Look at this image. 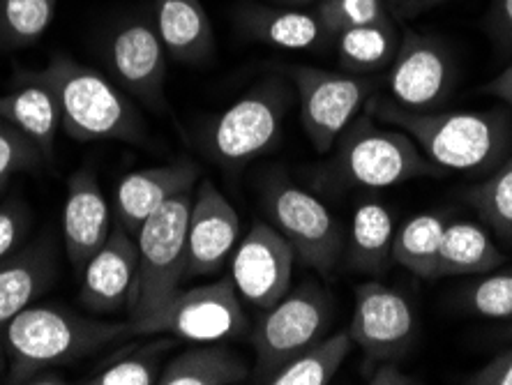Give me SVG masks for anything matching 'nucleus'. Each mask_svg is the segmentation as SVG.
<instances>
[{
  "label": "nucleus",
  "instance_id": "obj_1",
  "mask_svg": "<svg viewBox=\"0 0 512 385\" xmlns=\"http://www.w3.org/2000/svg\"><path fill=\"white\" fill-rule=\"evenodd\" d=\"M365 107L379 123L409 134L441 171H492L512 150V116L503 109L411 111L379 97H370Z\"/></svg>",
  "mask_w": 512,
  "mask_h": 385
},
{
  "label": "nucleus",
  "instance_id": "obj_2",
  "mask_svg": "<svg viewBox=\"0 0 512 385\" xmlns=\"http://www.w3.org/2000/svg\"><path fill=\"white\" fill-rule=\"evenodd\" d=\"M132 337L130 321H95L54 305H28L0 328V376L30 383L44 369L93 356L111 342Z\"/></svg>",
  "mask_w": 512,
  "mask_h": 385
},
{
  "label": "nucleus",
  "instance_id": "obj_3",
  "mask_svg": "<svg viewBox=\"0 0 512 385\" xmlns=\"http://www.w3.org/2000/svg\"><path fill=\"white\" fill-rule=\"evenodd\" d=\"M35 74L54 90L60 127L70 139L139 143L146 137L139 111L127 100L123 88L93 67L56 54Z\"/></svg>",
  "mask_w": 512,
  "mask_h": 385
},
{
  "label": "nucleus",
  "instance_id": "obj_4",
  "mask_svg": "<svg viewBox=\"0 0 512 385\" xmlns=\"http://www.w3.org/2000/svg\"><path fill=\"white\" fill-rule=\"evenodd\" d=\"M439 173V166L427 160L409 134L393 125H379L372 113L353 118L335 143V176L344 185L386 190Z\"/></svg>",
  "mask_w": 512,
  "mask_h": 385
},
{
  "label": "nucleus",
  "instance_id": "obj_5",
  "mask_svg": "<svg viewBox=\"0 0 512 385\" xmlns=\"http://www.w3.org/2000/svg\"><path fill=\"white\" fill-rule=\"evenodd\" d=\"M293 90L280 77L263 79L222 111L203 134L201 148L210 162L238 169L273 150L282 137Z\"/></svg>",
  "mask_w": 512,
  "mask_h": 385
},
{
  "label": "nucleus",
  "instance_id": "obj_6",
  "mask_svg": "<svg viewBox=\"0 0 512 385\" xmlns=\"http://www.w3.org/2000/svg\"><path fill=\"white\" fill-rule=\"evenodd\" d=\"M192 190L173 196L137 231L139 268L132 293V319L153 314L180 289L187 277V222Z\"/></svg>",
  "mask_w": 512,
  "mask_h": 385
},
{
  "label": "nucleus",
  "instance_id": "obj_7",
  "mask_svg": "<svg viewBox=\"0 0 512 385\" xmlns=\"http://www.w3.org/2000/svg\"><path fill=\"white\" fill-rule=\"evenodd\" d=\"M132 337L171 335L183 342L213 344L247 332V316L231 277L176 291L153 314L130 319Z\"/></svg>",
  "mask_w": 512,
  "mask_h": 385
},
{
  "label": "nucleus",
  "instance_id": "obj_8",
  "mask_svg": "<svg viewBox=\"0 0 512 385\" xmlns=\"http://www.w3.org/2000/svg\"><path fill=\"white\" fill-rule=\"evenodd\" d=\"M333 321V303L319 284L303 282L266 312L254 328L256 381L270 376L326 335Z\"/></svg>",
  "mask_w": 512,
  "mask_h": 385
},
{
  "label": "nucleus",
  "instance_id": "obj_9",
  "mask_svg": "<svg viewBox=\"0 0 512 385\" xmlns=\"http://www.w3.org/2000/svg\"><path fill=\"white\" fill-rule=\"evenodd\" d=\"M263 206L303 266L321 275L333 273L344 254V233L314 194L282 176H270L263 185Z\"/></svg>",
  "mask_w": 512,
  "mask_h": 385
},
{
  "label": "nucleus",
  "instance_id": "obj_10",
  "mask_svg": "<svg viewBox=\"0 0 512 385\" xmlns=\"http://www.w3.org/2000/svg\"><path fill=\"white\" fill-rule=\"evenodd\" d=\"M289 79L298 93L300 123L316 153H330L372 93V81L360 74L296 65Z\"/></svg>",
  "mask_w": 512,
  "mask_h": 385
},
{
  "label": "nucleus",
  "instance_id": "obj_11",
  "mask_svg": "<svg viewBox=\"0 0 512 385\" xmlns=\"http://www.w3.org/2000/svg\"><path fill=\"white\" fill-rule=\"evenodd\" d=\"M455 83L450 51L436 37L406 30L390 63L388 88L393 102L411 111H434L448 100Z\"/></svg>",
  "mask_w": 512,
  "mask_h": 385
},
{
  "label": "nucleus",
  "instance_id": "obj_12",
  "mask_svg": "<svg viewBox=\"0 0 512 385\" xmlns=\"http://www.w3.org/2000/svg\"><path fill=\"white\" fill-rule=\"evenodd\" d=\"M296 254L280 231L256 222L231 254V282L238 296L259 312L273 307L291 289Z\"/></svg>",
  "mask_w": 512,
  "mask_h": 385
},
{
  "label": "nucleus",
  "instance_id": "obj_13",
  "mask_svg": "<svg viewBox=\"0 0 512 385\" xmlns=\"http://www.w3.org/2000/svg\"><path fill=\"white\" fill-rule=\"evenodd\" d=\"M349 335L363 349L370 367L381 360H397L411 351L416 316L402 293L381 282H365L356 289Z\"/></svg>",
  "mask_w": 512,
  "mask_h": 385
},
{
  "label": "nucleus",
  "instance_id": "obj_14",
  "mask_svg": "<svg viewBox=\"0 0 512 385\" xmlns=\"http://www.w3.org/2000/svg\"><path fill=\"white\" fill-rule=\"evenodd\" d=\"M167 56L153 21H130L120 26L107 44L114 81L150 107H162L164 102Z\"/></svg>",
  "mask_w": 512,
  "mask_h": 385
},
{
  "label": "nucleus",
  "instance_id": "obj_15",
  "mask_svg": "<svg viewBox=\"0 0 512 385\" xmlns=\"http://www.w3.org/2000/svg\"><path fill=\"white\" fill-rule=\"evenodd\" d=\"M240 238V217L210 180L192 196L187 222V277L217 275L227 266Z\"/></svg>",
  "mask_w": 512,
  "mask_h": 385
},
{
  "label": "nucleus",
  "instance_id": "obj_16",
  "mask_svg": "<svg viewBox=\"0 0 512 385\" xmlns=\"http://www.w3.org/2000/svg\"><path fill=\"white\" fill-rule=\"evenodd\" d=\"M139 247L137 238L120 226H114L107 243L97 249L81 270V305L93 312H120L130 309L134 282H137Z\"/></svg>",
  "mask_w": 512,
  "mask_h": 385
},
{
  "label": "nucleus",
  "instance_id": "obj_17",
  "mask_svg": "<svg viewBox=\"0 0 512 385\" xmlns=\"http://www.w3.org/2000/svg\"><path fill=\"white\" fill-rule=\"evenodd\" d=\"M111 215L114 213H111L95 171L88 166L74 171L67 180L63 208V243L74 270L81 273L97 249L107 243L109 233L114 229Z\"/></svg>",
  "mask_w": 512,
  "mask_h": 385
},
{
  "label": "nucleus",
  "instance_id": "obj_18",
  "mask_svg": "<svg viewBox=\"0 0 512 385\" xmlns=\"http://www.w3.org/2000/svg\"><path fill=\"white\" fill-rule=\"evenodd\" d=\"M199 176V164L192 160H176L127 173L116 187V226L137 236L150 215H155L173 196L192 190Z\"/></svg>",
  "mask_w": 512,
  "mask_h": 385
},
{
  "label": "nucleus",
  "instance_id": "obj_19",
  "mask_svg": "<svg viewBox=\"0 0 512 385\" xmlns=\"http://www.w3.org/2000/svg\"><path fill=\"white\" fill-rule=\"evenodd\" d=\"M0 120L17 127L26 139L42 150L44 157L54 153L56 134L63 130L54 90L35 72L21 74L19 86L0 97Z\"/></svg>",
  "mask_w": 512,
  "mask_h": 385
},
{
  "label": "nucleus",
  "instance_id": "obj_20",
  "mask_svg": "<svg viewBox=\"0 0 512 385\" xmlns=\"http://www.w3.org/2000/svg\"><path fill=\"white\" fill-rule=\"evenodd\" d=\"M56 277V259L49 240L19 247L0 259V328L35 303Z\"/></svg>",
  "mask_w": 512,
  "mask_h": 385
},
{
  "label": "nucleus",
  "instance_id": "obj_21",
  "mask_svg": "<svg viewBox=\"0 0 512 385\" xmlns=\"http://www.w3.org/2000/svg\"><path fill=\"white\" fill-rule=\"evenodd\" d=\"M157 35L178 63H206L215 54V35L201 0H155Z\"/></svg>",
  "mask_w": 512,
  "mask_h": 385
},
{
  "label": "nucleus",
  "instance_id": "obj_22",
  "mask_svg": "<svg viewBox=\"0 0 512 385\" xmlns=\"http://www.w3.org/2000/svg\"><path fill=\"white\" fill-rule=\"evenodd\" d=\"M240 24L245 33L256 40L286 51H312L335 40L316 10H277V7L247 5L240 10Z\"/></svg>",
  "mask_w": 512,
  "mask_h": 385
},
{
  "label": "nucleus",
  "instance_id": "obj_23",
  "mask_svg": "<svg viewBox=\"0 0 512 385\" xmlns=\"http://www.w3.org/2000/svg\"><path fill=\"white\" fill-rule=\"evenodd\" d=\"M395 224L390 210L379 201H363L353 213L346 263L365 275L386 273L393 263Z\"/></svg>",
  "mask_w": 512,
  "mask_h": 385
},
{
  "label": "nucleus",
  "instance_id": "obj_24",
  "mask_svg": "<svg viewBox=\"0 0 512 385\" xmlns=\"http://www.w3.org/2000/svg\"><path fill=\"white\" fill-rule=\"evenodd\" d=\"M506 256L485 226L473 222H448L436 261V279L457 275H485L503 266Z\"/></svg>",
  "mask_w": 512,
  "mask_h": 385
},
{
  "label": "nucleus",
  "instance_id": "obj_25",
  "mask_svg": "<svg viewBox=\"0 0 512 385\" xmlns=\"http://www.w3.org/2000/svg\"><path fill=\"white\" fill-rule=\"evenodd\" d=\"M171 335H148L146 342L127 344L88 374V385H153L160 381L164 358L176 346Z\"/></svg>",
  "mask_w": 512,
  "mask_h": 385
},
{
  "label": "nucleus",
  "instance_id": "obj_26",
  "mask_svg": "<svg viewBox=\"0 0 512 385\" xmlns=\"http://www.w3.org/2000/svg\"><path fill=\"white\" fill-rule=\"evenodd\" d=\"M250 379L245 360L224 346H197L171 358L160 374V385H236Z\"/></svg>",
  "mask_w": 512,
  "mask_h": 385
},
{
  "label": "nucleus",
  "instance_id": "obj_27",
  "mask_svg": "<svg viewBox=\"0 0 512 385\" xmlns=\"http://www.w3.org/2000/svg\"><path fill=\"white\" fill-rule=\"evenodd\" d=\"M337 40V58L344 72L370 74L390 67L399 47V33L393 19L342 30Z\"/></svg>",
  "mask_w": 512,
  "mask_h": 385
},
{
  "label": "nucleus",
  "instance_id": "obj_28",
  "mask_svg": "<svg viewBox=\"0 0 512 385\" xmlns=\"http://www.w3.org/2000/svg\"><path fill=\"white\" fill-rule=\"evenodd\" d=\"M446 226V217L434 213L411 217L402 229L395 231L393 261L413 275L436 279V261H439Z\"/></svg>",
  "mask_w": 512,
  "mask_h": 385
},
{
  "label": "nucleus",
  "instance_id": "obj_29",
  "mask_svg": "<svg viewBox=\"0 0 512 385\" xmlns=\"http://www.w3.org/2000/svg\"><path fill=\"white\" fill-rule=\"evenodd\" d=\"M353 339L346 332H335V335L323 337L319 342L305 349L300 356L270 376V385H326L335 379L340 372L344 360L349 358Z\"/></svg>",
  "mask_w": 512,
  "mask_h": 385
},
{
  "label": "nucleus",
  "instance_id": "obj_30",
  "mask_svg": "<svg viewBox=\"0 0 512 385\" xmlns=\"http://www.w3.org/2000/svg\"><path fill=\"white\" fill-rule=\"evenodd\" d=\"M58 0H0V49L35 44L54 24Z\"/></svg>",
  "mask_w": 512,
  "mask_h": 385
},
{
  "label": "nucleus",
  "instance_id": "obj_31",
  "mask_svg": "<svg viewBox=\"0 0 512 385\" xmlns=\"http://www.w3.org/2000/svg\"><path fill=\"white\" fill-rule=\"evenodd\" d=\"M469 201L489 229L512 243V150L483 183L473 187Z\"/></svg>",
  "mask_w": 512,
  "mask_h": 385
},
{
  "label": "nucleus",
  "instance_id": "obj_32",
  "mask_svg": "<svg viewBox=\"0 0 512 385\" xmlns=\"http://www.w3.org/2000/svg\"><path fill=\"white\" fill-rule=\"evenodd\" d=\"M464 303L485 319H512V268L501 273L492 270L466 286Z\"/></svg>",
  "mask_w": 512,
  "mask_h": 385
},
{
  "label": "nucleus",
  "instance_id": "obj_33",
  "mask_svg": "<svg viewBox=\"0 0 512 385\" xmlns=\"http://www.w3.org/2000/svg\"><path fill=\"white\" fill-rule=\"evenodd\" d=\"M316 14L333 37L342 30L376 24L390 17L388 0H319Z\"/></svg>",
  "mask_w": 512,
  "mask_h": 385
},
{
  "label": "nucleus",
  "instance_id": "obj_34",
  "mask_svg": "<svg viewBox=\"0 0 512 385\" xmlns=\"http://www.w3.org/2000/svg\"><path fill=\"white\" fill-rule=\"evenodd\" d=\"M42 160V150L33 141L26 139L17 127L0 120V187L21 171L37 169Z\"/></svg>",
  "mask_w": 512,
  "mask_h": 385
},
{
  "label": "nucleus",
  "instance_id": "obj_35",
  "mask_svg": "<svg viewBox=\"0 0 512 385\" xmlns=\"http://www.w3.org/2000/svg\"><path fill=\"white\" fill-rule=\"evenodd\" d=\"M30 226V213L24 203L10 201L0 206V259L17 252Z\"/></svg>",
  "mask_w": 512,
  "mask_h": 385
},
{
  "label": "nucleus",
  "instance_id": "obj_36",
  "mask_svg": "<svg viewBox=\"0 0 512 385\" xmlns=\"http://www.w3.org/2000/svg\"><path fill=\"white\" fill-rule=\"evenodd\" d=\"M466 383L473 385H512V349L499 353L478 369L476 374H471Z\"/></svg>",
  "mask_w": 512,
  "mask_h": 385
},
{
  "label": "nucleus",
  "instance_id": "obj_37",
  "mask_svg": "<svg viewBox=\"0 0 512 385\" xmlns=\"http://www.w3.org/2000/svg\"><path fill=\"white\" fill-rule=\"evenodd\" d=\"M489 28L501 47H512V0H492Z\"/></svg>",
  "mask_w": 512,
  "mask_h": 385
},
{
  "label": "nucleus",
  "instance_id": "obj_38",
  "mask_svg": "<svg viewBox=\"0 0 512 385\" xmlns=\"http://www.w3.org/2000/svg\"><path fill=\"white\" fill-rule=\"evenodd\" d=\"M367 383L372 385H413L418 383L404 369H399L395 360H381L372 365V372L367 376Z\"/></svg>",
  "mask_w": 512,
  "mask_h": 385
},
{
  "label": "nucleus",
  "instance_id": "obj_39",
  "mask_svg": "<svg viewBox=\"0 0 512 385\" xmlns=\"http://www.w3.org/2000/svg\"><path fill=\"white\" fill-rule=\"evenodd\" d=\"M483 93L492 95V97H496V100H501L503 104L512 107V63L499 74V77L487 83V86L483 88Z\"/></svg>",
  "mask_w": 512,
  "mask_h": 385
},
{
  "label": "nucleus",
  "instance_id": "obj_40",
  "mask_svg": "<svg viewBox=\"0 0 512 385\" xmlns=\"http://www.w3.org/2000/svg\"><path fill=\"white\" fill-rule=\"evenodd\" d=\"M441 3H446V0H406L404 10L409 12V14H418V12L429 10V7H436V5H441Z\"/></svg>",
  "mask_w": 512,
  "mask_h": 385
},
{
  "label": "nucleus",
  "instance_id": "obj_41",
  "mask_svg": "<svg viewBox=\"0 0 512 385\" xmlns=\"http://www.w3.org/2000/svg\"><path fill=\"white\" fill-rule=\"evenodd\" d=\"M284 3H300V5H303V3H314V0H284Z\"/></svg>",
  "mask_w": 512,
  "mask_h": 385
},
{
  "label": "nucleus",
  "instance_id": "obj_42",
  "mask_svg": "<svg viewBox=\"0 0 512 385\" xmlns=\"http://www.w3.org/2000/svg\"><path fill=\"white\" fill-rule=\"evenodd\" d=\"M506 332H508V337H512V321H510V326H508Z\"/></svg>",
  "mask_w": 512,
  "mask_h": 385
}]
</instances>
